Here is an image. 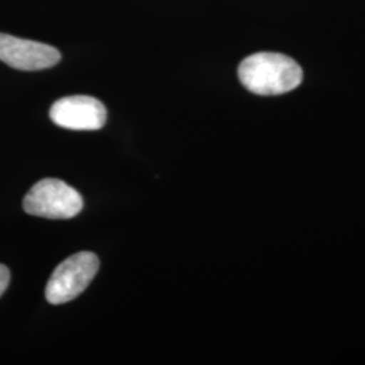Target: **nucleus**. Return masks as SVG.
<instances>
[{"instance_id": "obj_1", "label": "nucleus", "mask_w": 365, "mask_h": 365, "mask_svg": "<svg viewBox=\"0 0 365 365\" xmlns=\"http://www.w3.org/2000/svg\"><path fill=\"white\" fill-rule=\"evenodd\" d=\"M241 84L256 95H283L299 87L303 71L299 64L282 53H255L238 66Z\"/></svg>"}, {"instance_id": "obj_2", "label": "nucleus", "mask_w": 365, "mask_h": 365, "mask_svg": "<svg viewBox=\"0 0 365 365\" xmlns=\"http://www.w3.org/2000/svg\"><path fill=\"white\" fill-rule=\"evenodd\" d=\"M24 210L41 218L71 220L83 210V197L63 180L43 179L27 192Z\"/></svg>"}, {"instance_id": "obj_3", "label": "nucleus", "mask_w": 365, "mask_h": 365, "mask_svg": "<svg viewBox=\"0 0 365 365\" xmlns=\"http://www.w3.org/2000/svg\"><path fill=\"white\" fill-rule=\"evenodd\" d=\"M99 259L92 252H78L63 261L49 279L45 297L51 304H64L78 298L99 271Z\"/></svg>"}, {"instance_id": "obj_4", "label": "nucleus", "mask_w": 365, "mask_h": 365, "mask_svg": "<svg viewBox=\"0 0 365 365\" xmlns=\"http://www.w3.org/2000/svg\"><path fill=\"white\" fill-rule=\"evenodd\" d=\"M49 115L53 122L69 130H99L106 125L107 111L101 101L75 95L58 99L52 106Z\"/></svg>"}, {"instance_id": "obj_5", "label": "nucleus", "mask_w": 365, "mask_h": 365, "mask_svg": "<svg viewBox=\"0 0 365 365\" xmlns=\"http://www.w3.org/2000/svg\"><path fill=\"white\" fill-rule=\"evenodd\" d=\"M61 53L48 43L0 33V61L19 71H42L56 66Z\"/></svg>"}, {"instance_id": "obj_6", "label": "nucleus", "mask_w": 365, "mask_h": 365, "mask_svg": "<svg viewBox=\"0 0 365 365\" xmlns=\"http://www.w3.org/2000/svg\"><path fill=\"white\" fill-rule=\"evenodd\" d=\"M9 283H10V269L6 265L0 264V297L9 287Z\"/></svg>"}]
</instances>
